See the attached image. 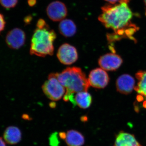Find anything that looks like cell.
<instances>
[{"mask_svg":"<svg viewBox=\"0 0 146 146\" xmlns=\"http://www.w3.org/2000/svg\"><path fill=\"white\" fill-rule=\"evenodd\" d=\"M101 9L99 21L106 29L113 31L112 33L107 35L108 42H115L125 38L135 40L133 35L139 28L131 22L133 13L127 3L106 5Z\"/></svg>","mask_w":146,"mask_h":146,"instance_id":"6da1fadb","label":"cell"},{"mask_svg":"<svg viewBox=\"0 0 146 146\" xmlns=\"http://www.w3.org/2000/svg\"><path fill=\"white\" fill-rule=\"evenodd\" d=\"M36 27L31 38L30 54L40 57L53 55V43L57 36L56 33L51 29L46 21L42 18L37 21Z\"/></svg>","mask_w":146,"mask_h":146,"instance_id":"7a4b0ae2","label":"cell"},{"mask_svg":"<svg viewBox=\"0 0 146 146\" xmlns=\"http://www.w3.org/2000/svg\"><path fill=\"white\" fill-rule=\"evenodd\" d=\"M58 81L66 89L63 100L68 102L69 97L74 93L87 91L90 86L88 79L81 68L70 67L60 73H56Z\"/></svg>","mask_w":146,"mask_h":146,"instance_id":"3957f363","label":"cell"},{"mask_svg":"<svg viewBox=\"0 0 146 146\" xmlns=\"http://www.w3.org/2000/svg\"><path fill=\"white\" fill-rule=\"evenodd\" d=\"M42 89L46 96L54 101L61 99L66 92L65 88L58 80L56 73L50 74L48 80L42 85Z\"/></svg>","mask_w":146,"mask_h":146,"instance_id":"277c9868","label":"cell"},{"mask_svg":"<svg viewBox=\"0 0 146 146\" xmlns=\"http://www.w3.org/2000/svg\"><path fill=\"white\" fill-rule=\"evenodd\" d=\"M58 58L60 63L65 65H70L78 59L77 50L75 47L68 44L61 45L57 53Z\"/></svg>","mask_w":146,"mask_h":146,"instance_id":"5b68a950","label":"cell"},{"mask_svg":"<svg viewBox=\"0 0 146 146\" xmlns=\"http://www.w3.org/2000/svg\"><path fill=\"white\" fill-rule=\"evenodd\" d=\"M46 13L50 20L58 22L66 18L68 15V9L64 3L60 1H54L47 6Z\"/></svg>","mask_w":146,"mask_h":146,"instance_id":"8992f818","label":"cell"},{"mask_svg":"<svg viewBox=\"0 0 146 146\" xmlns=\"http://www.w3.org/2000/svg\"><path fill=\"white\" fill-rule=\"evenodd\" d=\"M90 86L97 89H103L109 82V76L102 68H96L91 71L88 78Z\"/></svg>","mask_w":146,"mask_h":146,"instance_id":"52a82bcc","label":"cell"},{"mask_svg":"<svg viewBox=\"0 0 146 146\" xmlns=\"http://www.w3.org/2000/svg\"><path fill=\"white\" fill-rule=\"evenodd\" d=\"M123 62L119 56L113 53H108L102 56L98 60V64L104 70L115 71L117 70Z\"/></svg>","mask_w":146,"mask_h":146,"instance_id":"ba28073f","label":"cell"},{"mask_svg":"<svg viewBox=\"0 0 146 146\" xmlns=\"http://www.w3.org/2000/svg\"><path fill=\"white\" fill-rule=\"evenodd\" d=\"M25 40V32L17 28L9 32L6 37V42L7 46L13 49H18L23 46Z\"/></svg>","mask_w":146,"mask_h":146,"instance_id":"9c48e42d","label":"cell"},{"mask_svg":"<svg viewBox=\"0 0 146 146\" xmlns=\"http://www.w3.org/2000/svg\"><path fill=\"white\" fill-rule=\"evenodd\" d=\"M135 84V80L131 76L123 74L118 78L116 82L117 91L121 94L127 95L133 91Z\"/></svg>","mask_w":146,"mask_h":146,"instance_id":"30bf717a","label":"cell"},{"mask_svg":"<svg viewBox=\"0 0 146 146\" xmlns=\"http://www.w3.org/2000/svg\"><path fill=\"white\" fill-rule=\"evenodd\" d=\"M61 138L65 140L68 146H82L84 143V138L82 134L78 131L70 130L66 133H59Z\"/></svg>","mask_w":146,"mask_h":146,"instance_id":"8fae6325","label":"cell"},{"mask_svg":"<svg viewBox=\"0 0 146 146\" xmlns=\"http://www.w3.org/2000/svg\"><path fill=\"white\" fill-rule=\"evenodd\" d=\"M115 146H142L135 136L130 133L121 131L116 137Z\"/></svg>","mask_w":146,"mask_h":146,"instance_id":"7c38bea8","label":"cell"},{"mask_svg":"<svg viewBox=\"0 0 146 146\" xmlns=\"http://www.w3.org/2000/svg\"><path fill=\"white\" fill-rule=\"evenodd\" d=\"M4 139L9 145H15L19 143L22 138V133L20 129L15 126H9L7 128L3 134Z\"/></svg>","mask_w":146,"mask_h":146,"instance_id":"4fadbf2b","label":"cell"},{"mask_svg":"<svg viewBox=\"0 0 146 146\" xmlns=\"http://www.w3.org/2000/svg\"><path fill=\"white\" fill-rule=\"evenodd\" d=\"M58 30L63 36L66 37H72L76 33V26L72 20L64 19L60 21L59 24Z\"/></svg>","mask_w":146,"mask_h":146,"instance_id":"5bb4252c","label":"cell"},{"mask_svg":"<svg viewBox=\"0 0 146 146\" xmlns=\"http://www.w3.org/2000/svg\"><path fill=\"white\" fill-rule=\"evenodd\" d=\"M76 105L82 109H86L91 106L92 97L87 91L78 92L74 96Z\"/></svg>","mask_w":146,"mask_h":146,"instance_id":"9a60e30c","label":"cell"},{"mask_svg":"<svg viewBox=\"0 0 146 146\" xmlns=\"http://www.w3.org/2000/svg\"><path fill=\"white\" fill-rule=\"evenodd\" d=\"M136 76L138 82L134 90L146 100V71H139L136 73Z\"/></svg>","mask_w":146,"mask_h":146,"instance_id":"2e32d148","label":"cell"},{"mask_svg":"<svg viewBox=\"0 0 146 146\" xmlns=\"http://www.w3.org/2000/svg\"><path fill=\"white\" fill-rule=\"evenodd\" d=\"M18 0H0V3L6 9L13 8L18 4Z\"/></svg>","mask_w":146,"mask_h":146,"instance_id":"e0dca14e","label":"cell"},{"mask_svg":"<svg viewBox=\"0 0 146 146\" xmlns=\"http://www.w3.org/2000/svg\"><path fill=\"white\" fill-rule=\"evenodd\" d=\"M5 21L3 15L0 13V32L4 29L5 25Z\"/></svg>","mask_w":146,"mask_h":146,"instance_id":"ac0fdd59","label":"cell"},{"mask_svg":"<svg viewBox=\"0 0 146 146\" xmlns=\"http://www.w3.org/2000/svg\"><path fill=\"white\" fill-rule=\"evenodd\" d=\"M105 1H106L110 3H111V4L114 5L123 3H128L130 0H105Z\"/></svg>","mask_w":146,"mask_h":146,"instance_id":"d6986e66","label":"cell"},{"mask_svg":"<svg viewBox=\"0 0 146 146\" xmlns=\"http://www.w3.org/2000/svg\"><path fill=\"white\" fill-rule=\"evenodd\" d=\"M50 143H51V145L52 146H56V145H58V138L55 134H52V135L50 139Z\"/></svg>","mask_w":146,"mask_h":146,"instance_id":"ffe728a7","label":"cell"},{"mask_svg":"<svg viewBox=\"0 0 146 146\" xmlns=\"http://www.w3.org/2000/svg\"><path fill=\"white\" fill-rule=\"evenodd\" d=\"M36 0H28V4L30 7H33L36 5Z\"/></svg>","mask_w":146,"mask_h":146,"instance_id":"44dd1931","label":"cell"},{"mask_svg":"<svg viewBox=\"0 0 146 146\" xmlns=\"http://www.w3.org/2000/svg\"><path fill=\"white\" fill-rule=\"evenodd\" d=\"M32 20V17L31 16H27L25 19V23L26 24H29L31 23Z\"/></svg>","mask_w":146,"mask_h":146,"instance_id":"7402d4cb","label":"cell"},{"mask_svg":"<svg viewBox=\"0 0 146 146\" xmlns=\"http://www.w3.org/2000/svg\"><path fill=\"white\" fill-rule=\"evenodd\" d=\"M0 146H7L3 138L0 137Z\"/></svg>","mask_w":146,"mask_h":146,"instance_id":"603a6c76","label":"cell"},{"mask_svg":"<svg viewBox=\"0 0 146 146\" xmlns=\"http://www.w3.org/2000/svg\"><path fill=\"white\" fill-rule=\"evenodd\" d=\"M143 107L145 108H146V101L144 102L143 104Z\"/></svg>","mask_w":146,"mask_h":146,"instance_id":"cb8c5ba5","label":"cell"},{"mask_svg":"<svg viewBox=\"0 0 146 146\" xmlns=\"http://www.w3.org/2000/svg\"><path fill=\"white\" fill-rule=\"evenodd\" d=\"M144 3H145V5L146 7V0H144Z\"/></svg>","mask_w":146,"mask_h":146,"instance_id":"d4e9b609","label":"cell"}]
</instances>
